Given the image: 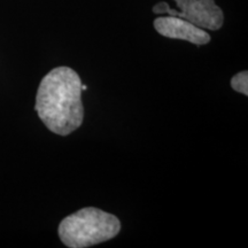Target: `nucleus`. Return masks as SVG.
I'll return each mask as SVG.
<instances>
[{
	"instance_id": "1",
	"label": "nucleus",
	"mask_w": 248,
	"mask_h": 248,
	"mask_svg": "<svg viewBox=\"0 0 248 248\" xmlns=\"http://www.w3.org/2000/svg\"><path fill=\"white\" fill-rule=\"evenodd\" d=\"M35 109L49 131L68 136L82 125V82L75 70L57 67L44 76L38 86Z\"/></svg>"
},
{
	"instance_id": "4",
	"label": "nucleus",
	"mask_w": 248,
	"mask_h": 248,
	"mask_svg": "<svg viewBox=\"0 0 248 248\" xmlns=\"http://www.w3.org/2000/svg\"><path fill=\"white\" fill-rule=\"evenodd\" d=\"M154 28L161 36L167 38L186 40L198 46L206 45L210 42V36L206 30L178 16L168 15L155 18Z\"/></svg>"
},
{
	"instance_id": "5",
	"label": "nucleus",
	"mask_w": 248,
	"mask_h": 248,
	"mask_svg": "<svg viewBox=\"0 0 248 248\" xmlns=\"http://www.w3.org/2000/svg\"><path fill=\"white\" fill-rule=\"evenodd\" d=\"M231 88L241 94L248 95V73L246 70L240 71L232 77Z\"/></svg>"
},
{
	"instance_id": "2",
	"label": "nucleus",
	"mask_w": 248,
	"mask_h": 248,
	"mask_svg": "<svg viewBox=\"0 0 248 248\" xmlns=\"http://www.w3.org/2000/svg\"><path fill=\"white\" fill-rule=\"evenodd\" d=\"M121 222L115 215L86 207L64 217L58 229L59 238L69 248H86L115 238Z\"/></svg>"
},
{
	"instance_id": "3",
	"label": "nucleus",
	"mask_w": 248,
	"mask_h": 248,
	"mask_svg": "<svg viewBox=\"0 0 248 248\" xmlns=\"http://www.w3.org/2000/svg\"><path fill=\"white\" fill-rule=\"evenodd\" d=\"M178 9L169 7L167 2H159L153 7L155 14H168L185 18L204 30L216 31L224 23V13L215 0H173Z\"/></svg>"
}]
</instances>
